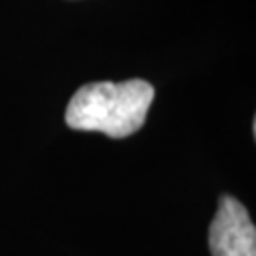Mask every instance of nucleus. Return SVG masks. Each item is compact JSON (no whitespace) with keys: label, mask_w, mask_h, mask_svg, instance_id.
Returning <instances> with one entry per match:
<instances>
[{"label":"nucleus","mask_w":256,"mask_h":256,"mask_svg":"<svg viewBox=\"0 0 256 256\" xmlns=\"http://www.w3.org/2000/svg\"><path fill=\"white\" fill-rule=\"evenodd\" d=\"M154 88L143 79L86 84L68 100L64 120L73 130L102 132L111 139L130 137L146 124Z\"/></svg>","instance_id":"1"},{"label":"nucleus","mask_w":256,"mask_h":256,"mask_svg":"<svg viewBox=\"0 0 256 256\" xmlns=\"http://www.w3.org/2000/svg\"><path fill=\"white\" fill-rule=\"evenodd\" d=\"M212 256H256V228L235 196H220L210 226Z\"/></svg>","instance_id":"2"}]
</instances>
